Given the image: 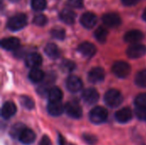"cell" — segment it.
<instances>
[{
  "instance_id": "29",
  "label": "cell",
  "mask_w": 146,
  "mask_h": 145,
  "mask_svg": "<svg viewBox=\"0 0 146 145\" xmlns=\"http://www.w3.org/2000/svg\"><path fill=\"white\" fill-rule=\"evenodd\" d=\"M20 103L21 104L27 109H33L34 108V103L32 100V98H30L29 97L27 96H22L20 98Z\"/></svg>"
},
{
  "instance_id": "22",
  "label": "cell",
  "mask_w": 146,
  "mask_h": 145,
  "mask_svg": "<svg viewBox=\"0 0 146 145\" xmlns=\"http://www.w3.org/2000/svg\"><path fill=\"white\" fill-rule=\"evenodd\" d=\"M44 72L38 68H32L28 73V78L33 83H41L44 79Z\"/></svg>"
},
{
  "instance_id": "15",
  "label": "cell",
  "mask_w": 146,
  "mask_h": 145,
  "mask_svg": "<svg viewBox=\"0 0 146 145\" xmlns=\"http://www.w3.org/2000/svg\"><path fill=\"white\" fill-rule=\"evenodd\" d=\"M115 120L119 123H127L133 118V113L131 109L126 107L118 110L115 115Z\"/></svg>"
},
{
  "instance_id": "33",
  "label": "cell",
  "mask_w": 146,
  "mask_h": 145,
  "mask_svg": "<svg viewBox=\"0 0 146 145\" xmlns=\"http://www.w3.org/2000/svg\"><path fill=\"white\" fill-rule=\"evenodd\" d=\"M52 38H55L59 40H62L65 38V31L62 28H54L50 32Z\"/></svg>"
},
{
  "instance_id": "32",
  "label": "cell",
  "mask_w": 146,
  "mask_h": 145,
  "mask_svg": "<svg viewBox=\"0 0 146 145\" xmlns=\"http://www.w3.org/2000/svg\"><path fill=\"white\" fill-rule=\"evenodd\" d=\"M48 20H47V17L43 15V14H39V15H37L34 16L33 18V23L38 26H44L46 23H47Z\"/></svg>"
},
{
  "instance_id": "2",
  "label": "cell",
  "mask_w": 146,
  "mask_h": 145,
  "mask_svg": "<svg viewBox=\"0 0 146 145\" xmlns=\"http://www.w3.org/2000/svg\"><path fill=\"white\" fill-rule=\"evenodd\" d=\"M27 24V17L24 14H17L14 16H12L8 23H7V27L9 30L12 32H16L23 27H25Z\"/></svg>"
},
{
  "instance_id": "18",
  "label": "cell",
  "mask_w": 146,
  "mask_h": 145,
  "mask_svg": "<svg viewBox=\"0 0 146 145\" xmlns=\"http://www.w3.org/2000/svg\"><path fill=\"white\" fill-rule=\"evenodd\" d=\"M47 111L52 116H60L65 111V107L61 102H49L47 105Z\"/></svg>"
},
{
  "instance_id": "39",
  "label": "cell",
  "mask_w": 146,
  "mask_h": 145,
  "mask_svg": "<svg viewBox=\"0 0 146 145\" xmlns=\"http://www.w3.org/2000/svg\"><path fill=\"white\" fill-rule=\"evenodd\" d=\"M59 144L60 145H64V140H63V138L60 135L59 136Z\"/></svg>"
},
{
  "instance_id": "1",
  "label": "cell",
  "mask_w": 146,
  "mask_h": 145,
  "mask_svg": "<svg viewBox=\"0 0 146 145\" xmlns=\"http://www.w3.org/2000/svg\"><path fill=\"white\" fill-rule=\"evenodd\" d=\"M123 101V97L121 93L115 89L109 90L104 95V102L106 105L110 108L119 107Z\"/></svg>"
},
{
  "instance_id": "17",
  "label": "cell",
  "mask_w": 146,
  "mask_h": 145,
  "mask_svg": "<svg viewBox=\"0 0 146 145\" xmlns=\"http://www.w3.org/2000/svg\"><path fill=\"white\" fill-rule=\"evenodd\" d=\"M1 47L6 50H17L20 45V40L15 37L5 38L1 40Z\"/></svg>"
},
{
  "instance_id": "7",
  "label": "cell",
  "mask_w": 146,
  "mask_h": 145,
  "mask_svg": "<svg viewBox=\"0 0 146 145\" xmlns=\"http://www.w3.org/2000/svg\"><path fill=\"white\" fill-rule=\"evenodd\" d=\"M146 53V46L141 44H133V45L129 46L127 50V54L128 57L136 59L142 57Z\"/></svg>"
},
{
  "instance_id": "25",
  "label": "cell",
  "mask_w": 146,
  "mask_h": 145,
  "mask_svg": "<svg viewBox=\"0 0 146 145\" xmlns=\"http://www.w3.org/2000/svg\"><path fill=\"white\" fill-rule=\"evenodd\" d=\"M26 128V126L21 124V123H17L15 124L14 126H12V127L10 128L9 131V135L12 138L15 139H19L21 134L22 133V132L24 131V129Z\"/></svg>"
},
{
  "instance_id": "38",
  "label": "cell",
  "mask_w": 146,
  "mask_h": 145,
  "mask_svg": "<svg viewBox=\"0 0 146 145\" xmlns=\"http://www.w3.org/2000/svg\"><path fill=\"white\" fill-rule=\"evenodd\" d=\"M139 0H121V3L126 6H133L137 4Z\"/></svg>"
},
{
  "instance_id": "19",
  "label": "cell",
  "mask_w": 146,
  "mask_h": 145,
  "mask_svg": "<svg viewBox=\"0 0 146 145\" xmlns=\"http://www.w3.org/2000/svg\"><path fill=\"white\" fill-rule=\"evenodd\" d=\"M26 65L31 68H38L42 64V57L38 53H31L26 56Z\"/></svg>"
},
{
  "instance_id": "3",
  "label": "cell",
  "mask_w": 146,
  "mask_h": 145,
  "mask_svg": "<svg viewBox=\"0 0 146 145\" xmlns=\"http://www.w3.org/2000/svg\"><path fill=\"white\" fill-rule=\"evenodd\" d=\"M89 119L93 124H102L108 119V111L106 109L101 106L95 107L91 110L89 114Z\"/></svg>"
},
{
  "instance_id": "16",
  "label": "cell",
  "mask_w": 146,
  "mask_h": 145,
  "mask_svg": "<svg viewBox=\"0 0 146 145\" xmlns=\"http://www.w3.org/2000/svg\"><path fill=\"white\" fill-rule=\"evenodd\" d=\"M80 23L84 27L91 29L97 23V16L92 12H86L82 15L80 18Z\"/></svg>"
},
{
  "instance_id": "30",
  "label": "cell",
  "mask_w": 146,
  "mask_h": 145,
  "mask_svg": "<svg viewBox=\"0 0 146 145\" xmlns=\"http://www.w3.org/2000/svg\"><path fill=\"white\" fill-rule=\"evenodd\" d=\"M61 68L62 69V71L66 72V73H69L74 70L75 68V64L70 61V60H63L62 64H61Z\"/></svg>"
},
{
  "instance_id": "9",
  "label": "cell",
  "mask_w": 146,
  "mask_h": 145,
  "mask_svg": "<svg viewBox=\"0 0 146 145\" xmlns=\"http://www.w3.org/2000/svg\"><path fill=\"white\" fill-rule=\"evenodd\" d=\"M82 99L87 104H95L99 99V94L94 88H87L82 92Z\"/></svg>"
},
{
  "instance_id": "12",
  "label": "cell",
  "mask_w": 146,
  "mask_h": 145,
  "mask_svg": "<svg viewBox=\"0 0 146 145\" xmlns=\"http://www.w3.org/2000/svg\"><path fill=\"white\" fill-rule=\"evenodd\" d=\"M78 50L82 56H84L86 57H92L97 52L96 46L90 42L81 43L78 47Z\"/></svg>"
},
{
  "instance_id": "28",
  "label": "cell",
  "mask_w": 146,
  "mask_h": 145,
  "mask_svg": "<svg viewBox=\"0 0 146 145\" xmlns=\"http://www.w3.org/2000/svg\"><path fill=\"white\" fill-rule=\"evenodd\" d=\"M31 6L36 11H42L46 7V0H31Z\"/></svg>"
},
{
  "instance_id": "31",
  "label": "cell",
  "mask_w": 146,
  "mask_h": 145,
  "mask_svg": "<svg viewBox=\"0 0 146 145\" xmlns=\"http://www.w3.org/2000/svg\"><path fill=\"white\" fill-rule=\"evenodd\" d=\"M134 103L136 107L139 108H146V93L139 94L134 100Z\"/></svg>"
},
{
  "instance_id": "26",
  "label": "cell",
  "mask_w": 146,
  "mask_h": 145,
  "mask_svg": "<svg viewBox=\"0 0 146 145\" xmlns=\"http://www.w3.org/2000/svg\"><path fill=\"white\" fill-rule=\"evenodd\" d=\"M94 36L99 43H104L108 38V31L104 26H99L95 31Z\"/></svg>"
},
{
  "instance_id": "36",
  "label": "cell",
  "mask_w": 146,
  "mask_h": 145,
  "mask_svg": "<svg viewBox=\"0 0 146 145\" xmlns=\"http://www.w3.org/2000/svg\"><path fill=\"white\" fill-rule=\"evenodd\" d=\"M84 138H85V140H86L88 144H95V143H96V140H97L96 138H95L94 136L91 135V134L85 135V136H84Z\"/></svg>"
},
{
  "instance_id": "13",
  "label": "cell",
  "mask_w": 146,
  "mask_h": 145,
  "mask_svg": "<svg viewBox=\"0 0 146 145\" xmlns=\"http://www.w3.org/2000/svg\"><path fill=\"white\" fill-rule=\"evenodd\" d=\"M144 33L139 30H131L126 32L124 40L129 44H137L144 38Z\"/></svg>"
},
{
  "instance_id": "5",
  "label": "cell",
  "mask_w": 146,
  "mask_h": 145,
  "mask_svg": "<svg viewBox=\"0 0 146 145\" xmlns=\"http://www.w3.org/2000/svg\"><path fill=\"white\" fill-rule=\"evenodd\" d=\"M112 72L116 77L123 79L127 77V75L130 73L131 67L126 62H122V61L116 62L112 67Z\"/></svg>"
},
{
  "instance_id": "21",
  "label": "cell",
  "mask_w": 146,
  "mask_h": 145,
  "mask_svg": "<svg viewBox=\"0 0 146 145\" xmlns=\"http://www.w3.org/2000/svg\"><path fill=\"white\" fill-rule=\"evenodd\" d=\"M59 17L64 23L71 25V24H73L74 22L76 15H75V13L72 9H64L60 12Z\"/></svg>"
},
{
  "instance_id": "8",
  "label": "cell",
  "mask_w": 146,
  "mask_h": 145,
  "mask_svg": "<svg viewBox=\"0 0 146 145\" xmlns=\"http://www.w3.org/2000/svg\"><path fill=\"white\" fill-rule=\"evenodd\" d=\"M102 21L106 26L111 27V28L117 27L121 24V18L116 13H107V14H105L103 16Z\"/></svg>"
},
{
  "instance_id": "20",
  "label": "cell",
  "mask_w": 146,
  "mask_h": 145,
  "mask_svg": "<svg viewBox=\"0 0 146 145\" xmlns=\"http://www.w3.org/2000/svg\"><path fill=\"white\" fill-rule=\"evenodd\" d=\"M35 138H36L35 132L32 129L26 127L24 129V131L22 132V133L21 134L19 140H20V142H21L24 144H30L35 140Z\"/></svg>"
},
{
  "instance_id": "10",
  "label": "cell",
  "mask_w": 146,
  "mask_h": 145,
  "mask_svg": "<svg viewBox=\"0 0 146 145\" xmlns=\"http://www.w3.org/2000/svg\"><path fill=\"white\" fill-rule=\"evenodd\" d=\"M66 86L69 91L74 93V92L80 91L82 89L83 83L79 77L74 76V75H71L66 80Z\"/></svg>"
},
{
  "instance_id": "40",
  "label": "cell",
  "mask_w": 146,
  "mask_h": 145,
  "mask_svg": "<svg viewBox=\"0 0 146 145\" xmlns=\"http://www.w3.org/2000/svg\"><path fill=\"white\" fill-rule=\"evenodd\" d=\"M142 18H143V20H144V21H146V9H145V11L143 12V15H142Z\"/></svg>"
},
{
  "instance_id": "27",
  "label": "cell",
  "mask_w": 146,
  "mask_h": 145,
  "mask_svg": "<svg viewBox=\"0 0 146 145\" xmlns=\"http://www.w3.org/2000/svg\"><path fill=\"white\" fill-rule=\"evenodd\" d=\"M135 84L142 88H146V70H142L136 74Z\"/></svg>"
},
{
  "instance_id": "4",
  "label": "cell",
  "mask_w": 146,
  "mask_h": 145,
  "mask_svg": "<svg viewBox=\"0 0 146 145\" xmlns=\"http://www.w3.org/2000/svg\"><path fill=\"white\" fill-rule=\"evenodd\" d=\"M55 80H56V74L53 73H49L48 75L44 76V79L41 82L42 84H40V85L37 88L38 93L42 97L48 96L49 91L52 87V84L55 82Z\"/></svg>"
},
{
  "instance_id": "24",
  "label": "cell",
  "mask_w": 146,
  "mask_h": 145,
  "mask_svg": "<svg viewBox=\"0 0 146 145\" xmlns=\"http://www.w3.org/2000/svg\"><path fill=\"white\" fill-rule=\"evenodd\" d=\"M44 52L49 57H50L52 59H56L57 57H59V55H60L57 45L53 43H50V44H46V46L44 48Z\"/></svg>"
},
{
  "instance_id": "14",
  "label": "cell",
  "mask_w": 146,
  "mask_h": 145,
  "mask_svg": "<svg viewBox=\"0 0 146 145\" xmlns=\"http://www.w3.org/2000/svg\"><path fill=\"white\" fill-rule=\"evenodd\" d=\"M16 110H17V109H16L15 104L13 102L9 101V102H6L3 105L2 109H1V115L3 119L8 120L15 115Z\"/></svg>"
},
{
  "instance_id": "34",
  "label": "cell",
  "mask_w": 146,
  "mask_h": 145,
  "mask_svg": "<svg viewBox=\"0 0 146 145\" xmlns=\"http://www.w3.org/2000/svg\"><path fill=\"white\" fill-rule=\"evenodd\" d=\"M135 115L137 118L140 121H146V108H139L136 107L135 109Z\"/></svg>"
},
{
  "instance_id": "23",
  "label": "cell",
  "mask_w": 146,
  "mask_h": 145,
  "mask_svg": "<svg viewBox=\"0 0 146 145\" xmlns=\"http://www.w3.org/2000/svg\"><path fill=\"white\" fill-rule=\"evenodd\" d=\"M47 97L50 102H61L62 99V92L57 86H52L49 91Z\"/></svg>"
},
{
  "instance_id": "35",
  "label": "cell",
  "mask_w": 146,
  "mask_h": 145,
  "mask_svg": "<svg viewBox=\"0 0 146 145\" xmlns=\"http://www.w3.org/2000/svg\"><path fill=\"white\" fill-rule=\"evenodd\" d=\"M68 4L75 9H80L84 5V0H68Z\"/></svg>"
},
{
  "instance_id": "6",
  "label": "cell",
  "mask_w": 146,
  "mask_h": 145,
  "mask_svg": "<svg viewBox=\"0 0 146 145\" xmlns=\"http://www.w3.org/2000/svg\"><path fill=\"white\" fill-rule=\"evenodd\" d=\"M66 114L73 119H80L82 117V109L80 105L75 101H70L65 104Z\"/></svg>"
},
{
  "instance_id": "41",
  "label": "cell",
  "mask_w": 146,
  "mask_h": 145,
  "mask_svg": "<svg viewBox=\"0 0 146 145\" xmlns=\"http://www.w3.org/2000/svg\"><path fill=\"white\" fill-rule=\"evenodd\" d=\"M10 2H14V3H17V2H19L20 0H9Z\"/></svg>"
},
{
  "instance_id": "37",
  "label": "cell",
  "mask_w": 146,
  "mask_h": 145,
  "mask_svg": "<svg viewBox=\"0 0 146 145\" xmlns=\"http://www.w3.org/2000/svg\"><path fill=\"white\" fill-rule=\"evenodd\" d=\"M51 143H50V139L48 136L46 135H44L39 142V144L38 145H50Z\"/></svg>"
},
{
  "instance_id": "11",
  "label": "cell",
  "mask_w": 146,
  "mask_h": 145,
  "mask_svg": "<svg viewBox=\"0 0 146 145\" xmlns=\"http://www.w3.org/2000/svg\"><path fill=\"white\" fill-rule=\"evenodd\" d=\"M105 73L104 68L100 67L93 68L88 73V80L92 84H98L104 79Z\"/></svg>"
}]
</instances>
